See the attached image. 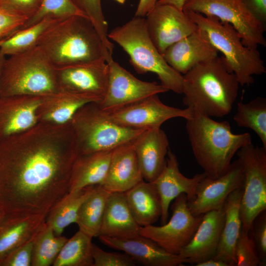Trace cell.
<instances>
[{"instance_id": "6da1fadb", "label": "cell", "mask_w": 266, "mask_h": 266, "mask_svg": "<svg viewBox=\"0 0 266 266\" xmlns=\"http://www.w3.org/2000/svg\"><path fill=\"white\" fill-rule=\"evenodd\" d=\"M79 155L70 122L38 121L0 139V209L6 214L47 216L69 192Z\"/></svg>"}, {"instance_id": "7a4b0ae2", "label": "cell", "mask_w": 266, "mask_h": 266, "mask_svg": "<svg viewBox=\"0 0 266 266\" xmlns=\"http://www.w3.org/2000/svg\"><path fill=\"white\" fill-rule=\"evenodd\" d=\"M37 46L56 68L113 60L90 19L76 15L49 27Z\"/></svg>"}, {"instance_id": "3957f363", "label": "cell", "mask_w": 266, "mask_h": 266, "mask_svg": "<svg viewBox=\"0 0 266 266\" xmlns=\"http://www.w3.org/2000/svg\"><path fill=\"white\" fill-rule=\"evenodd\" d=\"M183 76V103L187 107L210 117L230 113L239 83L222 56L199 64Z\"/></svg>"}, {"instance_id": "277c9868", "label": "cell", "mask_w": 266, "mask_h": 266, "mask_svg": "<svg viewBox=\"0 0 266 266\" xmlns=\"http://www.w3.org/2000/svg\"><path fill=\"white\" fill-rule=\"evenodd\" d=\"M186 129L192 150L207 177L218 178L229 169L242 147L252 143L248 133L235 134L227 121H217L193 109Z\"/></svg>"}, {"instance_id": "5b68a950", "label": "cell", "mask_w": 266, "mask_h": 266, "mask_svg": "<svg viewBox=\"0 0 266 266\" xmlns=\"http://www.w3.org/2000/svg\"><path fill=\"white\" fill-rule=\"evenodd\" d=\"M196 24L210 43L222 54L241 86L254 82V75L266 72L264 61L257 48L244 44L239 33L230 24L217 18L191 11H183Z\"/></svg>"}, {"instance_id": "8992f818", "label": "cell", "mask_w": 266, "mask_h": 266, "mask_svg": "<svg viewBox=\"0 0 266 266\" xmlns=\"http://www.w3.org/2000/svg\"><path fill=\"white\" fill-rule=\"evenodd\" d=\"M130 57L139 74L155 73L161 84L175 93H182L183 76L173 69L155 47L148 34L144 17L134 16L125 24L108 33Z\"/></svg>"}, {"instance_id": "52a82bcc", "label": "cell", "mask_w": 266, "mask_h": 266, "mask_svg": "<svg viewBox=\"0 0 266 266\" xmlns=\"http://www.w3.org/2000/svg\"><path fill=\"white\" fill-rule=\"evenodd\" d=\"M60 90L56 69L38 46L6 57L0 76V97L44 96Z\"/></svg>"}, {"instance_id": "ba28073f", "label": "cell", "mask_w": 266, "mask_h": 266, "mask_svg": "<svg viewBox=\"0 0 266 266\" xmlns=\"http://www.w3.org/2000/svg\"><path fill=\"white\" fill-rule=\"evenodd\" d=\"M79 154L112 150L132 141L146 129L120 125L113 121L97 102L81 107L70 121Z\"/></svg>"}, {"instance_id": "9c48e42d", "label": "cell", "mask_w": 266, "mask_h": 266, "mask_svg": "<svg viewBox=\"0 0 266 266\" xmlns=\"http://www.w3.org/2000/svg\"><path fill=\"white\" fill-rule=\"evenodd\" d=\"M236 155L243 174L240 204L242 229L249 233L255 219L266 209V149L252 143Z\"/></svg>"}, {"instance_id": "30bf717a", "label": "cell", "mask_w": 266, "mask_h": 266, "mask_svg": "<svg viewBox=\"0 0 266 266\" xmlns=\"http://www.w3.org/2000/svg\"><path fill=\"white\" fill-rule=\"evenodd\" d=\"M183 10L214 17L231 24L248 47L257 48L259 45H266V28L240 0H185Z\"/></svg>"}, {"instance_id": "8fae6325", "label": "cell", "mask_w": 266, "mask_h": 266, "mask_svg": "<svg viewBox=\"0 0 266 266\" xmlns=\"http://www.w3.org/2000/svg\"><path fill=\"white\" fill-rule=\"evenodd\" d=\"M170 220L160 226L153 225L141 227L139 234L149 238L167 252L178 255L192 239L203 215H195L188 205V199L181 194L171 206Z\"/></svg>"}, {"instance_id": "7c38bea8", "label": "cell", "mask_w": 266, "mask_h": 266, "mask_svg": "<svg viewBox=\"0 0 266 266\" xmlns=\"http://www.w3.org/2000/svg\"><path fill=\"white\" fill-rule=\"evenodd\" d=\"M104 111L113 121L123 126L149 129L161 128L164 122L171 118L180 117L188 119L192 115L193 109H181L167 105L162 102L158 95H153Z\"/></svg>"}, {"instance_id": "4fadbf2b", "label": "cell", "mask_w": 266, "mask_h": 266, "mask_svg": "<svg viewBox=\"0 0 266 266\" xmlns=\"http://www.w3.org/2000/svg\"><path fill=\"white\" fill-rule=\"evenodd\" d=\"M107 64L109 73L106 93L103 98L97 102L103 110L117 108L147 97L168 91L156 82L137 79L113 60Z\"/></svg>"}, {"instance_id": "5bb4252c", "label": "cell", "mask_w": 266, "mask_h": 266, "mask_svg": "<svg viewBox=\"0 0 266 266\" xmlns=\"http://www.w3.org/2000/svg\"><path fill=\"white\" fill-rule=\"evenodd\" d=\"M146 16L148 34L162 55L168 46L198 29L183 10L170 4L155 5Z\"/></svg>"}, {"instance_id": "9a60e30c", "label": "cell", "mask_w": 266, "mask_h": 266, "mask_svg": "<svg viewBox=\"0 0 266 266\" xmlns=\"http://www.w3.org/2000/svg\"><path fill=\"white\" fill-rule=\"evenodd\" d=\"M243 174L238 159L232 162L229 170L216 178L205 176L199 183L195 199L188 201L191 212L195 215L222 207L228 196L243 187Z\"/></svg>"}, {"instance_id": "2e32d148", "label": "cell", "mask_w": 266, "mask_h": 266, "mask_svg": "<svg viewBox=\"0 0 266 266\" xmlns=\"http://www.w3.org/2000/svg\"><path fill=\"white\" fill-rule=\"evenodd\" d=\"M56 69L60 90L92 96L100 100L103 98L109 73L106 62L79 64Z\"/></svg>"}, {"instance_id": "e0dca14e", "label": "cell", "mask_w": 266, "mask_h": 266, "mask_svg": "<svg viewBox=\"0 0 266 266\" xmlns=\"http://www.w3.org/2000/svg\"><path fill=\"white\" fill-rule=\"evenodd\" d=\"M205 176L204 172L196 174L191 178L183 175L179 170L176 155L169 148L166 164L160 175L152 182L161 200V225L167 221L171 202L181 194H186L188 202L192 201L195 198L199 183Z\"/></svg>"}, {"instance_id": "ac0fdd59", "label": "cell", "mask_w": 266, "mask_h": 266, "mask_svg": "<svg viewBox=\"0 0 266 266\" xmlns=\"http://www.w3.org/2000/svg\"><path fill=\"white\" fill-rule=\"evenodd\" d=\"M225 221V204L203 214L190 242L178 255L184 263L197 264L214 258Z\"/></svg>"}, {"instance_id": "d6986e66", "label": "cell", "mask_w": 266, "mask_h": 266, "mask_svg": "<svg viewBox=\"0 0 266 266\" xmlns=\"http://www.w3.org/2000/svg\"><path fill=\"white\" fill-rule=\"evenodd\" d=\"M43 96L15 95L0 97V139L26 131L38 122Z\"/></svg>"}, {"instance_id": "ffe728a7", "label": "cell", "mask_w": 266, "mask_h": 266, "mask_svg": "<svg viewBox=\"0 0 266 266\" xmlns=\"http://www.w3.org/2000/svg\"><path fill=\"white\" fill-rule=\"evenodd\" d=\"M105 245L124 252L146 266H177L184 264L178 255L170 254L156 242L139 234L124 237L99 236Z\"/></svg>"}, {"instance_id": "44dd1931", "label": "cell", "mask_w": 266, "mask_h": 266, "mask_svg": "<svg viewBox=\"0 0 266 266\" xmlns=\"http://www.w3.org/2000/svg\"><path fill=\"white\" fill-rule=\"evenodd\" d=\"M134 140L112 150L106 177L100 185L110 193H125L143 180Z\"/></svg>"}, {"instance_id": "7402d4cb", "label": "cell", "mask_w": 266, "mask_h": 266, "mask_svg": "<svg viewBox=\"0 0 266 266\" xmlns=\"http://www.w3.org/2000/svg\"><path fill=\"white\" fill-rule=\"evenodd\" d=\"M218 51L198 29L168 46L162 54L175 71L185 74L200 63L218 56Z\"/></svg>"}, {"instance_id": "603a6c76", "label": "cell", "mask_w": 266, "mask_h": 266, "mask_svg": "<svg viewBox=\"0 0 266 266\" xmlns=\"http://www.w3.org/2000/svg\"><path fill=\"white\" fill-rule=\"evenodd\" d=\"M134 147L143 180L153 182L166 162L169 141L161 128L144 130L134 140Z\"/></svg>"}, {"instance_id": "cb8c5ba5", "label": "cell", "mask_w": 266, "mask_h": 266, "mask_svg": "<svg viewBox=\"0 0 266 266\" xmlns=\"http://www.w3.org/2000/svg\"><path fill=\"white\" fill-rule=\"evenodd\" d=\"M46 217L3 213L0 218V266L10 252L35 236L43 226Z\"/></svg>"}, {"instance_id": "d4e9b609", "label": "cell", "mask_w": 266, "mask_h": 266, "mask_svg": "<svg viewBox=\"0 0 266 266\" xmlns=\"http://www.w3.org/2000/svg\"><path fill=\"white\" fill-rule=\"evenodd\" d=\"M95 97L60 90L43 96L38 111V121L63 125L69 122L76 112L85 104L99 102Z\"/></svg>"}, {"instance_id": "484cf974", "label": "cell", "mask_w": 266, "mask_h": 266, "mask_svg": "<svg viewBox=\"0 0 266 266\" xmlns=\"http://www.w3.org/2000/svg\"><path fill=\"white\" fill-rule=\"evenodd\" d=\"M124 193H110L106 202L98 236L124 237L139 234Z\"/></svg>"}, {"instance_id": "4316f807", "label": "cell", "mask_w": 266, "mask_h": 266, "mask_svg": "<svg viewBox=\"0 0 266 266\" xmlns=\"http://www.w3.org/2000/svg\"><path fill=\"white\" fill-rule=\"evenodd\" d=\"M242 187L232 192L225 203V221L214 259L222 261L229 266H236L235 248L242 229L240 204Z\"/></svg>"}, {"instance_id": "83f0119b", "label": "cell", "mask_w": 266, "mask_h": 266, "mask_svg": "<svg viewBox=\"0 0 266 266\" xmlns=\"http://www.w3.org/2000/svg\"><path fill=\"white\" fill-rule=\"evenodd\" d=\"M124 194L132 215L140 227L153 225L160 218L161 200L153 182L143 180Z\"/></svg>"}, {"instance_id": "f1b7e54d", "label": "cell", "mask_w": 266, "mask_h": 266, "mask_svg": "<svg viewBox=\"0 0 266 266\" xmlns=\"http://www.w3.org/2000/svg\"><path fill=\"white\" fill-rule=\"evenodd\" d=\"M113 150L79 154L73 166L69 192L101 185L107 173Z\"/></svg>"}, {"instance_id": "f546056e", "label": "cell", "mask_w": 266, "mask_h": 266, "mask_svg": "<svg viewBox=\"0 0 266 266\" xmlns=\"http://www.w3.org/2000/svg\"><path fill=\"white\" fill-rule=\"evenodd\" d=\"M94 186L69 192L49 211L45 221L56 235H61L67 226L76 223L79 209L91 194Z\"/></svg>"}, {"instance_id": "4dcf8cb0", "label": "cell", "mask_w": 266, "mask_h": 266, "mask_svg": "<svg viewBox=\"0 0 266 266\" xmlns=\"http://www.w3.org/2000/svg\"><path fill=\"white\" fill-rule=\"evenodd\" d=\"M110 193L102 186H94L79 209L76 222L79 230L92 238L98 237Z\"/></svg>"}, {"instance_id": "1f68e13d", "label": "cell", "mask_w": 266, "mask_h": 266, "mask_svg": "<svg viewBox=\"0 0 266 266\" xmlns=\"http://www.w3.org/2000/svg\"><path fill=\"white\" fill-rule=\"evenodd\" d=\"M59 21L46 18L32 26L18 31L9 37L0 40V50L7 57L36 47L47 30Z\"/></svg>"}, {"instance_id": "d6a6232c", "label": "cell", "mask_w": 266, "mask_h": 266, "mask_svg": "<svg viewBox=\"0 0 266 266\" xmlns=\"http://www.w3.org/2000/svg\"><path fill=\"white\" fill-rule=\"evenodd\" d=\"M233 120L238 127L253 131L266 149V99L259 97L248 102L239 101Z\"/></svg>"}, {"instance_id": "836d02e7", "label": "cell", "mask_w": 266, "mask_h": 266, "mask_svg": "<svg viewBox=\"0 0 266 266\" xmlns=\"http://www.w3.org/2000/svg\"><path fill=\"white\" fill-rule=\"evenodd\" d=\"M92 237L79 230L67 239L53 266H93Z\"/></svg>"}, {"instance_id": "e575fe53", "label": "cell", "mask_w": 266, "mask_h": 266, "mask_svg": "<svg viewBox=\"0 0 266 266\" xmlns=\"http://www.w3.org/2000/svg\"><path fill=\"white\" fill-rule=\"evenodd\" d=\"M67 240L64 236L56 235L51 226L45 221L34 239L31 266L53 265Z\"/></svg>"}, {"instance_id": "d590c367", "label": "cell", "mask_w": 266, "mask_h": 266, "mask_svg": "<svg viewBox=\"0 0 266 266\" xmlns=\"http://www.w3.org/2000/svg\"><path fill=\"white\" fill-rule=\"evenodd\" d=\"M76 15L87 17L71 0H43L39 10L26 21L22 29L32 26L46 18L60 21Z\"/></svg>"}, {"instance_id": "8d00e7d4", "label": "cell", "mask_w": 266, "mask_h": 266, "mask_svg": "<svg viewBox=\"0 0 266 266\" xmlns=\"http://www.w3.org/2000/svg\"><path fill=\"white\" fill-rule=\"evenodd\" d=\"M75 6L92 21L105 47L111 54L113 44L108 37V25L104 16L101 0H71Z\"/></svg>"}, {"instance_id": "74e56055", "label": "cell", "mask_w": 266, "mask_h": 266, "mask_svg": "<svg viewBox=\"0 0 266 266\" xmlns=\"http://www.w3.org/2000/svg\"><path fill=\"white\" fill-rule=\"evenodd\" d=\"M248 233L241 229L235 248L236 266H258L262 264L254 241Z\"/></svg>"}, {"instance_id": "f35d334b", "label": "cell", "mask_w": 266, "mask_h": 266, "mask_svg": "<svg viewBox=\"0 0 266 266\" xmlns=\"http://www.w3.org/2000/svg\"><path fill=\"white\" fill-rule=\"evenodd\" d=\"M93 266H134L136 262L125 253L108 252L92 243Z\"/></svg>"}, {"instance_id": "ab89813d", "label": "cell", "mask_w": 266, "mask_h": 266, "mask_svg": "<svg viewBox=\"0 0 266 266\" xmlns=\"http://www.w3.org/2000/svg\"><path fill=\"white\" fill-rule=\"evenodd\" d=\"M43 0H0V7L28 20L39 10Z\"/></svg>"}, {"instance_id": "60d3db41", "label": "cell", "mask_w": 266, "mask_h": 266, "mask_svg": "<svg viewBox=\"0 0 266 266\" xmlns=\"http://www.w3.org/2000/svg\"><path fill=\"white\" fill-rule=\"evenodd\" d=\"M34 237L10 252L3 259L0 266H31Z\"/></svg>"}, {"instance_id": "b9f144b4", "label": "cell", "mask_w": 266, "mask_h": 266, "mask_svg": "<svg viewBox=\"0 0 266 266\" xmlns=\"http://www.w3.org/2000/svg\"><path fill=\"white\" fill-rule=\"evenodd\" d=\"M27 20L0 7V40L22 29Z\"/></svg>"}, {"instance_id": "7bdbcfd3", "label": "cell", "mask_w": 266, "mask_h": 266, "mask_svg": "<svg viewBox=\"0 0 266 266\" xmlns=\"http://www.w3.org/2000/svg\"><path fill=\"white\" fill-rule=\"evenodd\" d=\"M253 225V241L262 264H265L266 258V214L262 212L256 218ZM251 229V230H252Z\"/></svg>"}, {"instance_id": "ee69618b", "label": "cell", "mask_w": 266, "mask_h": 266, "mask_svg": "<svg viewBox=\"0 0 266 266\" xmlns=\"http://www.w3.org/2000/svg\"><path fill=\"white\" fill-rule=\"evenodd\" d=\"M250 13L266 28V0H240Z\"/></svg>"}, {"instance_id": "f6af8a7d", "label": "cell", "mask_w": 266, "mask_h": 266, "mask_svg": "<svg viewBox=\"0 0 266 266\" xmlns=\"http://www.w3.org/2000/svg\"><path fill=\"white\" fill-rule=\"evenodd\" d=\"M160 0H139L135 16L144 17Z\"/></svg>"}, {"instance_id": "bcb514c9", "label": "cell", "mask_w": 266, "mask_h": 266, "mask_svg": "<svg viewBox=\"0 0 266 266\" xmlns=\"http://www.w3.org/2000/svg\"><path fill=\"white\" fill-rule=\"evenodd\" d=\"M196 266H229L226 263L215 259L211 258L196 265Z\"/></svg>"}, {"instance_id": "7dc6e473", "label": "cell", "mask_w": 266, "mask_h": 266, "mask_svg": "<svg viewBox=\"0 0 266 266\" xmlns=\"http://www.w3.org/2000/svg\"><path fill=\"white\" fill-rule=\"evenodd\" d=\"M185 0H160L156 3V5L163 4H170L183 10Z\"/></svg>"}, {"instance_id": "c3c4849f", "label": "cell", "mask_w": 266, "mask_h": 266, "mask_svg": "<svg viewBox=\"0 0 266 266\" xmlns=\"http://www.w3.org/2000/svg\"><path fill=\"white\" fill-rule=\"evenodd\" d=\"M6 56L0 50V76Z\"/></svg>"}, {"instance_id": "681fc988", "label": "cell", "mask_w": 266, "mask_h": 266, "mask_svg": "<svg viewBox=\"0 0 266 266\" xmlns=\"http://www.w3.org/2000/svg\"><path fill=\"white\" fill-rule=\"evenodd\" d=\"M116 0L117 2H118L119 3L123 4L124 3L126 0Z\"/></svg>"}, {"instance_id": "f907efd6", "label": "cell", "mask_w": 266, "mask_h": 266, "mask_svg": "<svg viewBox=\"0 0 266 266\" xmlns=\"http://www.w3.org/2000/svg\"><path fill=\"white\" fill-rule=\"evenodd\" d=\"M3 214V212L0 209V218L2 216Z\"/></svg>"}]
</instances>
